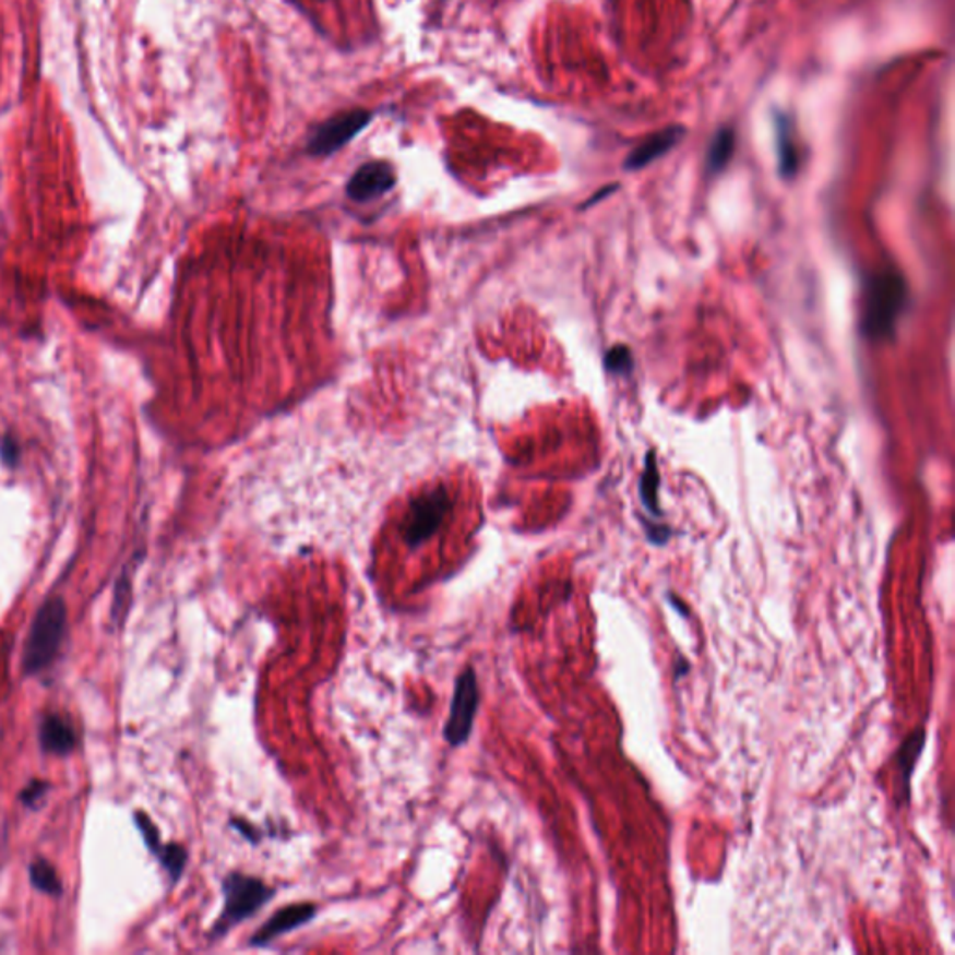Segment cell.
<instances>
[{
  "label": "cell",
  "mask_w": 955,
  "mask_h": 955,
  "mask_svg": "<svg viewBox=\"0 0 955 955\" xmlns=\"http://www.w3.org/2000/svg\"><path fill=\"white\" fill-rule=\"evenodd\" d=\"M689 668H691V665H689L683 657H678V659H676V668H673V672H676L673 673V680H680V678L687 676V673H689Z\"/></svg>",
  "instance_id": "44dd1931"
},
{
  "label": "cell",
  "mask_w": 955,
  "mask_h": 955,
  "mask_svg": "<svg viewBox=\"0 0 955 955\" xmlns=\"http://www.w3.org/2000/svg\"><path fill=\"white\" fill-rule=\"evenodd\" d=\"M641 499L644 508L654 517H659V467H657L654 452H649L646 465H644V475L641 478Z\"/></svg>",
  "instance_id": "9a60e30c"
},
{
  "label": "cell",
  "mask_w": 955,
  "mask_h": 955,
  "mask_svg": "<svg viewBox=\"0 0 955 955\" xmlns=\"http://www.w3.org/2000/svg\"><path fill=\"white\" fill-rule=\"evenodd\" d=\"M926 728H917L910 736H907L898 752H896V765L899 771V783H902V791H899V804H907L910 801V778L915 773L918 760L922 756L923 744H926Z\"/></svg>",
  "instance_id": "30bf717a"
},
{
  "label": "cell",
  "mask_w": 955,
  "mask_h": 955,
  "mask_svg": "<svg viewBox=\"0 0 955 955\" xmlns=\"http://www.w3.org/2000/svg\"><path fill=\"white\" fill-rule=\"evenodd\" d=\"M318 917V905L312 902L286 905L271 915L270 920L263 923L260 930L252 933L249 939V948H267L278 936L299 930L302 926L312 922Z\"/></svg>",
  "instance_id": "52a82bcc"
},
{
  "label": "cell",
  "mask_w": 955,
  "mask_h": 955,
  "mask_svg": "<svg viewBox=\"0 0 955 955\" xmlns=\"http://www.w3.org/2000/svg\"><path fill=\"white\" fill-rule=\"evenodd\" d=\"M150 853L159 860L160 868L168 873L170 883L176 885L180 881L181 875H183V872H186L187 860H189L186 847L180 846V844H163V841H159L154 849H150Z\"/></svg>",
  "instance_id": "4fadbf2b"
},
{
  "label": "cell",
  "mask_w": 955,
  "mask_h": 955,
  "mask_svg": "<svg viewBox=\"0 0 955 955\" xmlns=\"http://www.w3.org/2000/svg\"><path fill=\"white\" fill-rule=\"evenodd\" d=\"M230 825L231 827L236 828V831H239V833L243 834V838L252 841V844H258V841H260V838H262V831H260V828L258 827H254V825H252V823H249V821L231 820Z\"/></svg>",
  "instance_id": "ffe728a7"
},
{
  "label": "cell",
  "mask_w": 955,
  "mask_h": 955,
  "mask_svg": "<svg viewBox=\"0 0 955 955\" xmlns=\"http://www.w3.org/2000/svg\"><path fill=\"white\" fill-rule=\"evenodd\" d=\"M47 789H49V784L44 783V780H31V784L21 791V802L26 808H39V804L46 799Z\"/></svg>",
  "instance_id": "ac0fdd59"
},
{
  "label": "cell",
  "mask_w": 955,
  "mask_h": 955,
  "mask_svg": "<svg viewBox=\"0 0 955 955\" xmlns=\"http://www.w3.org/2000/svg\"><path fill=\"white\" fill-rule=\"evenodd\" d=\"M396 186L394 168L385 160H370L357 168L351 180L347 181V196L355 202H368L389 193Z\"/></svg>",
  "instance_id": "ba28073f"
},
{
  "label": "cell",
  "mask_w": 955,
  "mask_h": 955,
  "mask_svg": "<svg viewBox=\"0 0 955 955\" xmlns=\"http://www.w3.org/2000/svg\"><path fill=\"white\" fill-rule=\"evenodd\" d=\"M670 604L676 605V607H678V609H680L681 616H689V609H685V607H683V605H681L680 601H678V599H676V596H670Z\"/></svg>",
  "instance_id": "603a6c76"
},
{
  "label": "cell",
  "mask_w": 955,
  "mask_h": 955,
  "mask_svg": "<svg viewBox=\"0 0 955 955\" xmlns=\"http://www.w3.org/2000/svg\"><path fill=\"white\" fill-rule=\"evenodd\" d=\"M478 707H480V687H478L476 670L473 667H465L455 678L449 718L443 726V739L450 747L459 749L470 739L475 730Z\"/></svg>",
  "instance_id": "277c9868"
},
{
  "label": "cell",
  "mask_w": 955,
  "mask_h": 955,
  "mask_svg": "<svg viewBox=\"0 0 955 955\" xmlns=\"http://www.w3.org/2000/svg\"><path fill=\"white\" fill-rule=\"evenodd\" d=\"M450 512V497L446 489L435 488L420 494L410 502L409 513L402 525V536L410 549L433 538Z\"/></svg>",
  "instance_id": "5b68a950"
},
{
  "label": "cell",
  "mask_w": 955,
  "mask_h": 955,
  "mask_svg": "<svg viewBox=\"0 0 955 955\" xmlns=\"http://www.w3.org/2000/svg\"><path fill=\"white\" fill-rule=\"evenodd\" d=\"M276 888L262 879L252 878L247 873L230 872L223 879V896L225 905L213 923L210 939L217 941L228 935L239 923L258 915L271 899L275 898Z\"/></svg>",
  "instance_id": "7a4b0ae2"
},
{
  "label": "cell",
  "mask_w": 955,
  "mask_h": 955,
  "mask_svg": "<svg viewBox=\"0 0 955 955\" xmlns=\"http://www.w3.org/2000/svg\"><path fill=\"white\" fill-rule=\"evenodd\" d=\"M605 368L614 375H628L633 370V355L625 346H616L605 355Z\"/></svg>",
  "instance_id": "e0dca14e"
},
{
  "label": "cell",
  "mask_w": 955,
  "mask_h": 955,
  "mask_svg": "<svg viewBox=\"0 0 955 955\" xmlns=\"http://www.w3.org/2000/svg\"><path fill=\"white\" fill-rule=\"evenodd\" d=\"M907 307V284L896 271H881L866 278L862 333L885 341L896 333L899 314Z\"/></svg>",
  "instance_id": "6da1fadb"
},
{
  "label": "cell",
  "mask_w": 955,
  "mask_h": 955,
  "mask_svg": "<svg viewBox=\"0 0 955 955\" xmlns=\"http://www.w3.org/2000/svg\"><path fill=\"white\" fill-rule=\"evenodd\" d=\"M68 625V609L62 597H51L41 605L31 625L23 652V668L26 673H39L57 659L58 649L64 641Z\"/></svg>",
  "instance_id": "3957f363"
},
{
  "label": "cell",
  "mask_w": 955,
  "mask_h": 955,
  "mask_svg": "<svg viewBox=\"0 0 955 955\" xmlns=\"http://www.w3.org/2000/svg\"><path fill=\"white\" fill-rule=\"evenodd\" d=\"M776 128V154H778V170L783 178H793L799 168V155H797L796 141L791 133V122L784 112L775 115Z\"/></svg>",
  "instance_id": "7c38bea8"
},
{
  "label": "cell",
  "mask_w": 955,
  "mask_h": 955,
  "mask_svg": "<svg viewBox=\"0 0 955 955\" xmlns=\"http://www.w3.org/2000/svg\"><path fill=\"white\" fill-rule=\"evenodd\" d=\"M733 142H736V135H733V131L730 128L718 129L715 136H713L709 152H707V159H705V170L707 172H723L728 167L731 154H733Z\"/></svg>",
  "instance_id": "5bb4252c"
},
{
  "label": "cell",
  "mask_w": 955,
  "mask_h": 955,
  "mask_svg": "<svg viewBox=\"0 0 955 955\" xmlns=\"http://www.w3.org/2000/svg\"><path fill=\"white\" fill-rule=\"evenodd\" d=\"M0 455H2V462L13 467L15 463H17V457H20V449H17V443L10 439V437H4L2 439V443H0Z\"/></svg>",
  "instance_id": "d6986e66"
},
{
  "label": "cell",
  "mask_w": 955,
  "mask_h": 955,
  "mask_svg": "<svg viewBox=\"0 0 955 955\" xmlns=\"http://www.w3.org/2000/svg\"><path fill=\"white\" fill-rule=\"evenodd\" d=\"M685 133L687 129L683 126L660 129L629 154L628 159L623 163V168L635 172V170L648 167L649 163H654L655 159H659L662 155H667L670 150L676 148L683 141Z\"/></svg>",
  "instance_id": "9c48e42d"
},
{
  "label": "cell",
  "mask_w": 955,
  "mask_h": 955,
  "mask_svg": "<svg viewBox=\"0 0 955 955\" xmlns=\"http://www.w3.org/2000/svg\"><path fill=\"white\" fill-rule=\"evenodd\" d=\"M28 875H31V883L36 891L49 894V896H62V883H60L55 868L47 860H34L28 868Z\"/></svg>",
  "instance_id": "2e32d148"
},
{
  "label": "cell",
  "mask_w": 955,
  "mask_h": 955,
  "mask_svg": "<svg viewBox=\"0 0 955 955\" xmlns=\"http://www.w3.org/2000/svg\"><path fill=\"white\" fill-rule=\"evenodd\" d=\"M614 189H616V186L605 187L604 191H601V193H597L596 196H594V199L588 200V204L584 205V207H588V205L596 204L597 200L605 199V196H607V194H609V193H612V191H614Z\"/></svg>",
  "instance_id": "7402d4cb"
},
{
  "label": "cell",
  "mask_w": 955,
  "mask_h": 955,
  "mask_svg": "<svg viewBox=\"0 0 955 955\" xmlns=\"http://www.w3.org/2000/svg\"><path fill=\"white\" fill-rule=\"evenodd\" d=\"M41 751L55 756H68L75 749V731L60 715H46L39 723Z\"/></svg>",
  "instance_id": "8fae6325"
},
{
  "label": "cell",
  "mask_w": 955,
  "mask_h": 955,
  "mask_svg": "<svg viewBox=\"0 0 955 955\" xmlns=\"http://www.w3.org/2000/svg\"><path fill=\"white\" fill-rule=\"evenodd\" d=\"M373 115L370 110L353 109L329 118L315 128L314 133L308 141V154L315 157L327 155L344 148L347 142H351L360 131L370 126Z\"/></svg>",
  "instance_id": "8992f818"
}]
</instances>
